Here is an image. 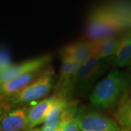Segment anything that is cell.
Returning <instances> with one entry per match:
<instances>
[{
  "label": "cell",
  "instance_id": "obj_1",
  "mask_svg": "<svg viewBox=\"0 0 131 131\" xmlns=\"http://www.w3.org/2000/svg\"><path fill=\"white\" fill-rule=\"evenodd\" d=\"M128 23L124 15L116 9L108 6L98 7L90 15L86 35L90 40L115 37Z\"/></svg>",
  "mask_w": 131,
  "mask_h": 131
},
{
  "label": "cell",
  "instance_id": "obj_2",
  "mask_svg": "<svg viewBox=\"0 0 131 131\" xmlns=\"http://www.w3.org/2000/svg\"><path fill=\"white\" fill-rule=\"evenodd\" d=\"M126 76L113 70L95 85L90 95V102L95 107L109 109L115 107L122 101L128 87Z\"/></svg>",
  "mask_w": 131,
  "mask_h": 131
},
{
  "label": "cell",
  "instance_id": "obj_3",
  "mask_svg": "<svg viewBox=\"0 0 131 131\" xmlns=\"http://www.w3.org/2000/svg\"><path fill=\"white\" fill-rule=\"evenodd\" d=\"M107 59L93 58L82 63L68 85L65 93V98H69L74 93L80 95L88 93L103 74L107 69Z\"/></svg>",
  "mask_w": 131,
  "mask_h": 131
},
{
  "label": "cell",
  "instance_id": "obj_4",
  "mask_svg": "<svg viewBox=\"0 0 131 131\" xmlns=\"http://www.w3.org/2000/svg\"><path fill=\"white\" fill-rule=\"evenodd\" d=\"M54 82L53 71L48 68L45 73L39 77L25 88L14 95L5 99V101L11 106H21L39 100L46 95L52 89Z\"/></svg>",
  "mask_w": 131,
  "mask_h": 131
},
{
  "label": "cell",
  "instance_id": "obj_5",
  "mask_svg": "<svg viewBox=\"0 0 131 131\" xmlns=\"http://www.w3.org/2000/svg\"><path fill=\"white\" fill-rule=\"evenodd\" d=\"M77 119L80 131H122L117 122L97 111L78 109Z\"/></svg>",
  "mask_w": 131,
  "mask_h": 131
},
{
  "label": "cell",
  "instance_id": "obj_6",
  "mask_svg": "<svg viewBox=\"0 0 131 131\" xmlns=\"http://www.w3.org/2000/svg\"><path fill=\"white\" fill-rule=\"evenodd\" d=\"M51 60V56L44 55L28 61H25L16 65H12L8 69L0 71V84L29 72L43 69L46 68Z\"/></svg>",
  "mask_w": 131,
  "mask_h": 131
},
{
  "label": "cell",
  "instance_id": "obj_7",
  "mask_svg": "<svg viewBox=\"0 0 131 131\" xmlns=\"http://www.w3.org/2000/svg\"><path fill=\"white\" fill-rule=\"evenodd\" d=\"M27 106L10 108L0 119L1 131H28Z\"/></svg>",
  "mask_w": 131,
  "mask_h": 131
},
{
  "label": "cell",
  "instance_id": "obj_8",
  "mask_svg": "<svg viewBox=\"0 0 131 131\" xmlns=\"http://www.w3.org/2000/svg\"><path fill=\"white\" fill-rule=\"evenodd\" d=\"M58 97V95L55 94L28 107V130L33 129L45 122L49 113L57 102Z\"/></svg>",
  "mask_w": 131,
  "mask_h": 131
},
{
  "label": "cell",
  "instance_id": "obj_9",
  "mask_svg": "<svg viewBox=\"0 0 131 131\" xmlns=\"http://www.w3.org/2000/svg\"><path fill=\"white\" fill-rule=\"evenodd\" d=\"M46 69L47 68H45L43 69L29 72L0 84V95L5 100L14 95L43 74Z\"/></svg>",
  "mask_w": 131,
  "mask_h": 131
},
{
  "label": "cell",
  "instance_id": "obj_10",
  "mask_svg": "<svg viewBox=\"0 0 131 131\" xmlns=\"http://www.w3.org/2000/svg\"><path fill=\"white\" fill-rule=\"evenodd\" d=\"M61 56L69 58L81 63L93 59L90 41H80L69 44L62 48Z\"/></svg>",
  "mask_w": 131,
  "mask_h": 131
},
{
  "label": "cell",
  "instance_id": "obj_11",
  "mask_svg": "<svg viewBox=\"0 0 131 131\" xmlns=\"http://www.w3.org/2000/svg\"><path fill=\"white\" fill-rule=\"evenodd\" d=\"M119 39L116 37L90 40L93 50V58L107 59L112 57L117 50Z\"/></svg>",
  "mask_w": 131,
  "mask_h": 131
},
{
  "label": "cell",
  "instance_id": "obj_12",
  "mask_svg": "<svg viewBox=\"0 0 131 131\" xmlns=\"http://www.w3.org/2000/svg\"><path fill=\"white\" fill-rule=\"evenodd\" d=\"M58 96L57 102L43 123L42 127L43 131H57L60 126L63 113L70 101L61 95Z\"/></svg>",
  "mask_w": 131,
  "mask_h": 131
},
{
  "label": "cell",
  "instance_id": "obj_13",
  "mask_svg": "<svg viewBox=\"0 0 131 131\" xmlns=\"http://www.w3.org/2000/svg\"><path fill=\"white\" fill-rule=\"evenodd\" d=\"M111 62L118 67H124L130 63L131 33L120 39L117 50L111 57Z\"/></svg>",
  "mask_w": 131,
  "mask_h": 131
},
{
  "label": "cell",
  "instance_id": "obj_14",
  "mask_svg": "<svg viewBox=\"0 0 131 131\" xmlns=\"http://www.w3.org/2000/svg\"><path fill=\"white\" fill-rule=\"evenodd\" d=\"M116 119L122 131H131V95L119 102Z\"/></svg>",
  "mask_w": 131,
  "mask_h": 131
},
{
  "label": "cell",
  "instance_id": "obj_15",
  "mask_svg": "<svg viewBox=\"0 0 131 131\" xmlns=\"http://www.w3.org/2000/svg\"><path fill=\"white\" fill-rule=\"evenodd\" d=\"M77 105L69 101L63 113L58 131H80L77 119Z\"/></svg>",
  "mask_w": 131,
  "mask_h": 131
},
{
  "label": "cell",
  "instance_id": "obj_16",
  "mask_svg": "<svg viewBox=\"0 0 131 131\" xmlns=\"http://www.w3.org/2000/svg\"><path fill=\"white\" fill-rule=\"evenodd\" d=\"M12 65L9 52L5 49H0V71L8 69Z\"/></svg>",
  "mask_w": 131,
  "mask_h": 131
},
{
  "label": "cell",
  "instance_id": "obj_17",
  "mask_svg": "<svg viewBox=\"0 0 131 131\" xmlns=\"http://www.w3.org/2000/svg\"><path fill=\"white\" fill-rule=\"evenodd\" d=\"M10 109V106L7 103L6 101L0 103V119L5 114V113L7 112Z\"/></svg>",
  "mask_w": 131,
  "mask_h": 131
},
{
  "label": "cell",
  "instance_id": "obj_18",
  "mask_svg": "<svg viewBox=\"0 0 131 131\" xmlns=\"http://www.w3.org/2000/svg\"><path fill=\"white\" fill-rule=\"evenodd\" d=\"M28 131H43V130H42V127H38V128H33L31 130H28ZM57 131H58V129Z\"/></svg>",
  "mask_w": 131,
  "mask_h": 131
},
{
  "label": "cell",
  "instance_id": "obj_19",
  "mask_svg": "<svg viewBox=\"0 0 131 131\" xmlns=\"http://www.w3.org/2000/svg\"><path fill=\"white\" fill-rule=\"evenodd\" d=\"M4 101H5V100L0 95V103H1V102H4Z\"/></svg>",
  "mask_w": 131,
  "mask_h": 131
},
{
  "label": "cell",
  "instance_id": "obj_20",
  "mask_svg": "<svg viewBox=\"0 0 131 131\" xmlns=\"http://www.w3.org/2000/svg\"><path fill=\"white\" fill-rule=\"evenodd\" d=\"M0 131H1V130H0Z\"/></svg>",
  "mask_w": 131,
  "mask_h": 131
}]
</instances>
